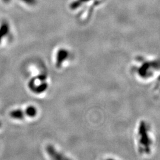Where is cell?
Returning a JSON list of instances; mask_svg holds the SVG:
<instances>
[{
	"instance_id": "obj_1",
	"label": "cell",
	"mask_w": 160,
	"mask_h": 160,
	"mask_svg": "<svg viewBox=\"0 0 160 160\" xmlns=\"http://www.w3.org/2000/svg\"><path fill=\"white\" fill-rule=\"evenodd\" d=\"M11 118L16 120H22L25 116V113L21 109H15L12 110L10 113Z\"/></svg>"
},
{
	"instance_id": "obj_2",
	"label": "cell",
	"mask_w": 160,
	"mask_h": 160,
	"mask_svg": "<svg viewBox=\"0 0 160 160\" xmlns=\"http://www.w3.org/2000/svg\"><path fill=\"white\" fill-rule=\"evenodd\" d=\"M25 115L30 118L35 117L37 114V109L33 106H28L24 111Z\"/></svg>"
},
{
	"instance_id": "obj_3",
	"label": "cell",
	"mask_w": 160,
	"mask_h": 160,
	"mask_svg": "<svg viewBox=\"0 0 160 160\" xmlns=\"http://www.w3.org/2000/svg\"><path fill=\"white\" fill-rule=\"evenodd\" d=\"M1 122H0V127H1Z\"/></svg>"
}]
</instances>
